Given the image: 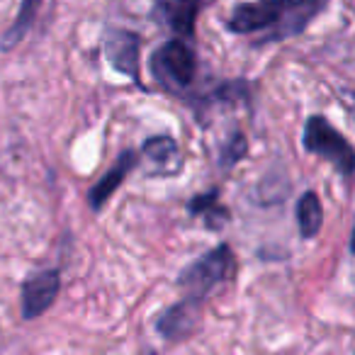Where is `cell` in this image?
<instances>
[{
    "label": "cell",
    "instance_id": "cell-3",
    "mask_svg": "<svg viewBox=\"0 0 355 355\" xmlns=\"http://www.w3.org/2000/svg\"><path fill=\"white\" fill-rule=\"evenodd\" d=\"M234 272H236V261H234L232 248L227 243H219L207 256L198 258L185 270H180L178 285L183 287L190 297H200L202 300L214 285L229 280Z\"/></svg>",
    "mask_w": 355,
    "mask_h": 355
},
{
    "label": "cell",
    "instance_id": "cell-14",
    "mask_svg": "<svg viewBox=\"0 0 355 355\" xmlns=\"http://www.w3.org/2000/svg\"><path fill=\"white\" fill-rule=\"evenodd\" d=\"M141 153L148 158L151 163H156V166H163L166 163H173V168H178V144L175 139L171 137H151L144 141L141 146Z\"/></svg>",
    "mask_w": 355,
    "mask_h": 355
},
{
    "label": "cell",
    "instance_id": "cell-2",
    "mask_svg": "<svg viewBox=\"0 0 355 355\" xmlns=\"http://www.w3.org/2000/svg\"><path fill=\"white\" fill-rule=\"evenodd\" d=\"M304 148L314 156L329 161L343 178H350L355 171V151L350 141L331 127L329 119L321 114H311L304 124Z\"/></svg>",
    "mask_w": 355,
    "mask_h": 355
},
{
    "label": "cell",
    "instance_id": "cell-1",
    "mask_svg": "<svg viewBox=\"0 0 355 355\" xmlns=\"http://www.w3.org/2000/svg\"><path fill=\"white\" fill-rule=\"evenodd\" d=\"M151 73L166 90L180 93L198 76V56H195V49L185 40H180V37L166 42V44L153 51Z\"/></svg>",
    "mask_w": 355,
    "mask_h": 355
},
{
    "label": "cell",
    "instance_id": "cell-15",
    "mask_svg": "<svg viewBox=\"0 0 355 355\" xmlns=\"http://www.w3.org/2000/svg\"><path fill=\"white\" fill-rule=\"evenodd\" d=\"M246 151H248V144H246V139H243V134L234 132L232 137L222 144V151H219V166L222 168L236 166V163L246 156Z\"/></svg>",
    "mask_w": 355,
    "mask_h": 355
},
{
    "label": "cell",
    "instance_id": "cell-16",
    "mask_svg": "<svg viewBox=\"0 0 355 355\" xmlns=\"http://www.w3.org/2000/svg\"><path fill=\"white\" fill-rule=\"evenodd\" d=\"M148 355H156V353H148Z\"/></svg>",
    "mask_w": 355,
    "mask_h": 355
},
{
    "label": "cell",
    "instance_id": "cell-6",
    "mask_svg": "<svg viewBox=\"0 0 355 355\" xmlns=\"http://www.w3.org/2000/svg\"><path fill=\"white\" fill-rule=\"evenodd\" d=\"M139 49L141 40L137 32L129 30H110L105 35V56L112 64L114 71L122 76H129L132 80H139Z\"/></svg>",
    "mask_w": 355,
    "mask_h": 355
},
{
    "label": "cell",
    "instance_id": "cell-4",
    "mask_svg": "<svg viewBox=\"0 0 355 355\" xmlns=\"http://www.w3.org/2000/svg\"><path fill=\"white\" fill-rule=\"evenodd\" d=\"M282 15V0H253L243 3L229 17V30L236 35H253V32L277 27Z\"/></svg>",
    "mask_w": 355,
    "mask_h": 355
},
{
    "label": "cell",
    "instance_id": "cell-8",
    "mask_svg": "<svg viewBox=\"0 0 355 355\" xmlns=\"http://www.w3.org/2000/svg\"><path fill=\"white\" fill-rule=\"evenodd\" d=\"M202 0H156V15L180 40L195 35V22Z\"/></svg>",
    "mask_w": 355,
    "mask_h": 355
},
{
    "label": "cell",
    "instance_id": "cell-10",
    "mask_svg": "<svg viewBox=\"0 0 355 355\" xmlns=\"http://www.w3.org/2000/svg\"><path fill=\"white\" fill-rule=\"evenodd\" d=\"M329 0H282V15L275 30V35L268 37V42L282 40V37H292L297 32H302L306 27V22H311V17H316V12L326 6Z\"/></svg>",
    "mask_w": 355,
    "mask_h": 355
},
{
    "label": "cell",
    "instance_id": "cell-7",
    "mask_svg": "<svg viewBox=\"0 0 355 355\" xmlns=\"http://www.w3.org/2000/svg\"><path fill=\"white\" fill-rule=\"evenodd\" d=\"M200 297H185L171 309H166L156 321V329L163 338L168 340H180L188 338L200 324Z\"/></svg>",
    "mask_w": 355,
    "mask_h": 355
},
{
    "label": "cell",
    "instance_id": "cell-9",
    "mask_svg": "<svg viewBox=\"0 0 355 355\" xmlns=\"http://www.w3.org/2000/svg\"><path fill=\"white\" fill-rule=\"evenodd\" d=\"M139 158H137V151H124L122 156L117 158V163H114L112 168H110L107 173H105L103 178H100L98 183L90 188L88 193V205L98 212V209H103V205L107 202L110 198L114 195V190L119 188V185L124 183V178L129 175V173L137 168Z\"/></svg>",
    "mask_w": 355,
    "mask_h": 355
},
{
    "label": "cell",
    "instance_id": "cell-11",
    "mask_svg": "<svg viewBox=\"0 0 355 355\" xmlns=\"http://www.w3.org/2000/svg\"><path fill=\"white\" fill-rule=\"evenodd\" d=\"M188 212L193 217H200L207 229H222L229 222V209L219 205V190H209V193L195 195L188 202Z\"/></svg>",
    "mask_w": 355,
    "mask_h": 355
},
{
    "label": "cell",
    "instance_id": "cell-12",
    "mask_svg": "<svg viewBox=\"0 0 355 355\" xmlns=\"http://www.w3.org/2000/svg\"><path fill=\"white\" fill-rule=\"evenodd\" d=\"M297 224H300V234L304 239H314L321 232V224H324V207H321V200L316 193L306 190L304 195L297 202Z\"/></svg>",
    "mask_w": 355,
    "mask_h": 355
},
{
    "label": "cell",
    "instance_id": "cell-5",
    "mask_svg": "<svg viewBox=\"0 0 355 355\" xmlns=\"http://www.w3.org/2000/svg\"><path fill=\"white\" fill-rule=\"evenodd\" d=\"M61 290L59 270L35 272L22 285V319H37L56 302Z\"/></svg>",
    "mask_w": 355,
    "mask_h": 355
},
{
    "label": "cell",
    "instance_id": "cell-13",
    "mask_svg": "<svg viewBox=\"0 0 355 355\" xmlns=\"http://www.w3.org/2000/svg\"><path fill=\"white\" fill-rule=\"evenodd\" d=\"M40 6H42V0H22V3H20V12H17L15 22H12L10 30L3 35V42H0V51H12L22 40H25V35L30 32L32 22H35L37 12H40Z\"/></svg>",
    "mask_w": 355,
    "mask_h": 355
}]
</instances>
